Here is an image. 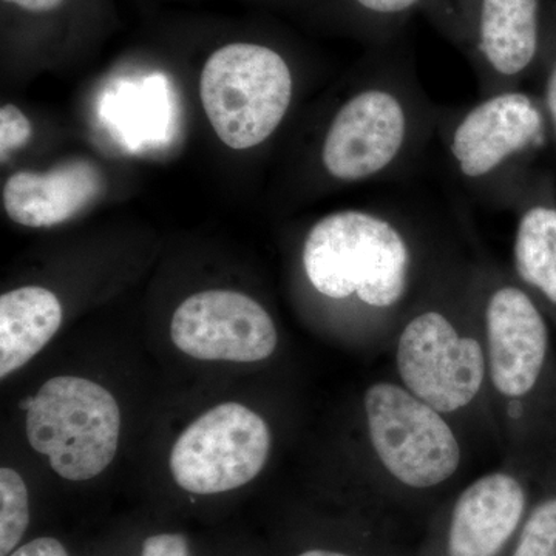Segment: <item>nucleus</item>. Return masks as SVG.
<instances>
[{"mask_svg": "<svg viewBox=\"0 0 556 556\" xmlns=\"http://www.w3.org/2000/svg\"><path fill=\"white\" fill-rule=\"evenodd\" d=\"M30 522V504L24 479L13 468L0 470V556L16 548Z\"/></svg>", "mask_w": 556, "mask_h": 556, "instance_id": "obj_16", "label": "nucleus"}, {"mask_svg": "<svg viewBox=\"0 0 556 556\" xmlns=\"http://www.w3.org/2000/svg\"><path fill=\"white\" fill-rule=\"evenodd\" d=\"M31 124L16 105L0 109V159L7 161L14 150L27 144L31 138Z\"/></svg>", "mask_w": 556, "mask_h": 556, "instance_id": "obj_18", "label": "nucleus"}, {"mask_svg": "<svg viewBox=\"0 0 556 556\" xmlns=\"http://www.w3.org/2000/svg\"><path fill=\"white\" fill-rule=\"evenodd\" d=\"M170 338L199 361L251 364L276 351L278 336L268 311L228 289H211L186 299L172 317Z\"/></svg>", "mask_w": 556, "mask_h": 556, "instance_id": "obj_7", "label": "nucleus"}, {"mask_svg": "<svg viewBox=\"0 0 556 556\" xmlns=\"http://www.w3.org/2000/svg\"><path fill=\"white\" fill-rule=\"evenodd\" d=\"M269 450L266 420L244 405L226 402L179 434L170 452L172 477L195 495L230 492L257 477Z\"/></svg>", "mask_w": 556, "mask_h": 556, "instance_id": "obj_5", "label": "nucleus"}, {"mask_svg": "<svg viewBox=\"0 0 556 556\" xmlns=\"http://www.w3.org/2000/svg\"><path fill=\"white\" fill-rule=\"evenodd\" d=\"M104 177L90 160L64 161L43 174L17 172L3 186V207L25 228H53L80 214L104 192Z\"/></svg>", "mask_w": 556, "mask_h": 556, "instance_id": "obj_11", "label": "nucleus"}, {"mask_svg": "<svg viewBox=\"0 0 556 556\" xmlns=\"http://www.w3.org/2000/svg\"><path fill=\"white\" fill-rule=\"evenodd\" d=\"M526 508L517 478L492 473L478 479L457 500L448 535L450 556H495L514 535Z\"/></svg>", "mask_w": 556, "mask_h": 556, "instance_id": "obj_12", "label": "nucleus"}, {"mask_svg": "<svg viewBox=\"0 0 556 556\" xmlns=\"http://www.w3.org/2000/svg\"><path fill=\"white\" fill-rule=\"evenodd\" d=\"M407 137L404 105L390 91L368 89L339 109L325 137L321 160L340 181H361L386 170Z\"/></svg>", "mask_w": 556, "mask_h": 556, "instance_id": "obj_8", "label": "nucleus"}, {"mask_svg": "<svg viewBox=\"0 0 556 556\" xmlns=\"http://www.w3.org/2000/svg\"><path fill=\"white\" fill-rule=\"evenodd\" d=\"M544 104H546V112L548 119H551L552 129L556 135V58L546 79V89H544Z\"/></svg>", "mask_w": 556, "mask_h": 556, "instance_id": "obj_22", "label": "nucleus"}, {"mask_svg": "<svg viewBox=\"0 0 556 556\" xmlns=\"http://www.w3.org/2000/svg\"><path fill=\"white\" fill-rule=\"evenodd\" d=\"M5 2L14 3L33 13H42V11L58 9L64 0H5Z\"/></svg>", "mask_w": 556, "mask_h": 556, "instance_id": "obj_23", "label": "nucleus"}, {"mask_svg": "<svg viewBox=\"0 0 556 556\" xmlns=\"http://www.w3.org/2000/svg\"><path fill=\"white\" fill-rule=\"evenodd\" d=\"M118 402L91 380L60 376L47 380L27 409L31 448L50 457L67 481L98 477L112 464L119 442Z\"/></svg>", "mask_w": 556, "mask_h": 556, "instance_id": "obj_3", "label": "nucleus"}, {"mask_svg": "<svg viewBox=\"0 0 556 556\" xmlns=\"http://www.w3.org/2000/svg\"><path fill=\"white\" fill-rule=\"evenodd\" d=\"M141 556H190L189 543L179 533H161L144 541Z\"/></svg>", "mask_w": 556, "mask_h": 556, "instance_id": "obj_19", "label": "nucleus"}, {"mask_svg": "<svg viewBox=\"0 0 556 556\" xmlns=\"http://www.w3.org/2000/svg\"><path fill=\"white\" fill-rule=\"evenodd\" d=\"M299 556H348L343 554H338V552H329V551H308L305 554Z\"/></svg>", "mask_w": 556, "mask_h": 556, "instance_id": "obj_24", "label": "nucleus"}, {"mask_svg": "<svg viewBox=\"0 0 556 556\" xmlns=\"http://www.w3.org/2000/svg\"><path fill=\"white\" fill-rule=\"evenodd\" d=\"M200 97L212 129L228 148H255L287 115L292 100L291 70L268 47L230 43L204 64Z\"/></svg>", "mask_w": 556, "mask_h": 556, "instance_id": "obj_2", "label": "nucleus"}, {"mask_svg": "<svg viewBox=\"0 0 556 556\" xmlns=\"http://www.w3.org/2000/svg\"><path fill=\"white\" fill-rule=\"evenodd\" d=\"M372 448L402 484L427 489L447 481L460 463L455 433L441 413L393 383H375L365 394Z\"/></svg>", "mask_w": 556, "mask_h": 556, "instance_id": "obj_4", "label": "nucleus"}, {"mask_svg": "<svg viewBox=\"0 0 556 556\" xmlns=\"http://www.w3.org/2000/svg\"><path fill=\"white\" fill-rule=\"evenodd\" d=\"M544 138V115L532 97L506 91L481 102L453 134L452 155L464 177H486Z\"/></svg>", "mask_w": 556, "mask_h": 556, "instance_id": "obj_10", "label": "nucleus"}, {"mask_svg": "<svg viewBox=\"0 0 556 556\" xmlns=\"http://www.w3.org/2000/svg\"><path fill=\"white\" fill-rule=\"evenodd\" d=\"M397 369L409 393L439 413H450L478 396L485 358L477 340L460 338L447 317L428 311L402 331Z\"/></svg>", "mask_w": 556, "mask_h": 556, "instance_id": "obj_6", "label": "nucleus"}, {"mask_svg": "<svg viewBox=\"0 0 556 556\" xmlns=\"http://www.w3.org/2000/svg\"><path fill=\"white\" fill-rule=\"evenodd\" d=\"M485 321L493 386L506 397L527 396L547 367L546 318L521 288L504 287L490 298Z\"/></svg>", "mask_w": 556, "mask_h": 556, "instance_id": "obj_9", "label": "nucleus"}, {"mask_svg": "<svg viewBox=\"0 0 556 556\" xmlns=\"http://www.w3.org/2000/svg\"><path fill=\"white\" fill-rule=\"evenodd\" d=\"M515 268L519 278L556 308V206L527 208L515 237Z\"/></svg>", "mask_w": 556, "mask_h": 556, "instance_id": "obj_15", "label": "nucleus"}, {"mask_svg": "<svg viewBox=\"0 0 556 556\" xmlns=\"http://www.w3.org/2000/svg\"><path fill=\"white\" fill-rule=\"evenodd\" d=\"M514 556H556V496L544 500L527 519Z\"/></svg>", "mask_w": 556, "mask_h": 556, "instance_id": "obj_17", "label": "nucleus"}, {"mask_svg": "<svg viewBox=\"0 0 556 556\" xmlns=\"http://www.w3.org/2000/svg\"><path fill=\"white\" fill-rule=\"evenodd\" d=\"M356 2L372 13L396 14L412 9L419 0H356Z\"/></svg>", "mask_w": 556, "mask_h": 556, "instance_id": "obj_21", "label": "nucleus"}, {"mask_svg": "<svg viewBox=\"0 0 556 556\" xmlns=\"http://www.w3.org/2000/svg\"><path fill=\"white\" fill-rule=\"evenodd\" d=\"M303 266L311 285L329 299L357 295L372 308H390L407 291V243L387 219L368 212L318 219L303 247Z\"/></svg>", "mask_w": 556, "mask_h": 556, "instance_id": "obj_1", "label": "nucleus"}, {"mask_svg": "<svg viewBox=\"0 0 556 556\" xmlns=\"http://www.w3.org/2000/svg\"><path fill=\"white\" fill-rule=\"evenodd\" d=\"M60 299L42 287H22L0 298V378L24 367L56 336Z\"/></svg>", "mask_w": 556, "mask_h": 556, "instance_id": "obj_13", "label": "nucleus"}, {"mask_svg": "<svg viewBox=\"0 0 556 556\" xmlns=\"http://www.w3.org/2000/svg\"><path fill=\"white\" fill-rule=\"evenodd\" d=\"M9 556H68V554L54 538H38L11 552Z\"/></svg>", "mask_w": 556, "mask_h": 556, "instance_id": "obj_20", "label": "nucleus"}, {"mask_svg": "<svg viewBox=\"0 0 556 556\" xmlns=\"http://www.w3.org/2000/svg\"><path fill=\"white\" fill-rule=\"evenodd\" d=\"M540 47L538 0H481L479 50L496 73L517 76L535 61Z\"/></svg>", "mask_w": 556, "mask_h": 556, "instance_id": "obj_14", "label": "nucleus"}]
</instances>
